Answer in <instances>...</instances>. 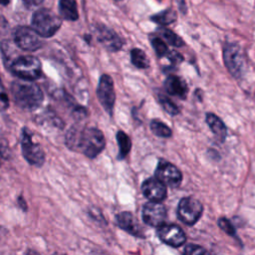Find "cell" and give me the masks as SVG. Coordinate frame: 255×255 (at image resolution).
Instances as JSON below:
<instances>
[{"label": "cell", "mask_w": 255, "mask_h": 255, "mask_svg": "<svg viewBox=\"0 0 255 255\" xmlns=\"http://www.w3.org/2000/svg\"><path fill=\"white\" fill-rule=\"evenodd\" d=\"M67 144L70 148L82 151L88 157H96L105 147V136L96 128H73L67 134Z\"/></svg>", "instance_id": "1"}, {"label": "cell", "mask_w": 255, "mask_h": 255, "mask_svg": "<svg viewBox=\"0 0 255 255\" xmlns=\"http://www.w3.org/2000/svg\"><path fill=\"white\" fill-rule=\"evenodd\" d=\"M11 94L14 103L23 110L34 111L43 102V93L38 85L32 81L18 80L11 85Z\"/></svg>", "instance_id": "2"}, {"label": "cell", "mask_w": 255, "mask_h": 255, "mask_svg": "<svg viewBox=\"0 0 255 255\" xmlns=\"http://www.w3.org/2000/svg\"><path fill=\"white\" fill-rule=\"evenodd\" d=\"M62 19L48 8H41L34 12L31 19L32 28L44 38L52 37L61 27Z\"/></svg>", "instance_id": "3"}, {"label": "cell", "mask_w": 255, "mask_h": 255, "mask_svg": "<svg viewBox=\"0 0 255 255\" xmlns=\"http://www.w3.org/2000/svg\"><path fill=\"white\" fill-rule=\"evenodd\" d=\"M8 69L21 80L34 81L42 76L41 62L34 56L18 55Z\"/></svg>", "instance_id": "4"}, {"label": "cell", "mask_w": 255, "mask_h": 255, "mask_svg": "<svg viewBox=\"0 0 255 255\" xmlns=\"http://www.w3.org/2000/svg\"><path fill=\"white\" fill-rule=\"evenodd\" d=\"M223 62L228 72L236 79H240L245 71L246 62L238 45L227 44L223 49Z\"/></svg>", "instance_id": "5"}, {"label": "cell", "mask_w": 255, "mask_h": 255, "mask_svg": "<svg viewBox=\"0 0 255 255\" xmlns=\"http://www.w3.org/2000/svg\"><path fill=\"white\" fill-rule=\"evenodd\" d=\"M12 36L14 44L24 51L33 52L40 49L42 46L40 35L33 28L18 26L13 30Z\"/></svg>", "instance_id": "6"}, {"label": "cell", "mask_w": 255, "mask_h": 255, "mask_svg": "<svg viewBox=\"0 0 255 255\" xmlns=\"http://www.w3.org/2000/svg\"><path fill=\"white\" fill-rule=\"evenodd\" d=\"M22 153L25 159L32 165L41 166L44 162V151L38 143H35L32 139V134L29 129L24 128L21 136Z\"/></svg>", "instance_id": "7"}, {"label": "cell", "mask_w": 255, "mask_h": 255, "mask_svg": "<svg viewBox=\"0 0 255 255\" xmlns=\"http://www.w3.org/2000/svg\"><path fill=\"white\" fill-rule=\"evenodd\" d=\"M202 204L193 197L182 198L177 207L178 218L187 225H193L202 214Z\"/></svg>", "instance_id": "8"}, {"label": "cell", "mask_w": 255, "mask_h": 255, "mask_svg": "<svg viewBox=\"0 0 255 255\" xmlns=\"http://www.w3.org/2000/svg\"><path fill=\"white\" fill-rule=\"evenodd\" d=\"M97 96L106 112L112 115L116 101V93L114 89V82L111 76L106 74L101 76L97 88Z\"/></svg>", "instance_id": "9"}, {"label": "cell", "mask_w": 255, "mask_h": 255, "mask_svg": "<svg viewBox=\"0 0 255 255\" xmlns=\"http://www.w3.org/2000/svg\"><path fill=\"white\" fill-rule=\"evenodd\" d=\"M155 177L170 187H177L182 180V175L179 169L175 165L164 160L158 162L155 169Z\"/></svg>", "instance_id": "10"}, {"label": "cell", "mask_w": 255, "mask_h": 255, "mask_svg": "<svg viewBox=\"0 0 255 255\" xmlns=\"http://www.w3.org/2000/svg\"><path fill=\"white\" fill-rule=\"evenodd\" d=\"M157 236L163 243L172 247H179L186 240L183 230L175 224L160 225L157 229Z\"/></svg>", "instance_id": "11"}, {"label": "cell", "mask_w": 255, "mask_h": 255, "mask_svg": "<svg viewBox=\"0 0 255 255\" xmlns=\"http://www.w3.org/2000/svg\"><path fill=\"white\" fill-rule=\"evenodd\" d=\"M166 217V209L163 204L155 201H149L142 207L143 221L153 227H159L163 224Z\"/></svg>", "instance_id": "12"}, {"label": "cell", "mask_w": 255, "mask_h": 255, "mask_svg": "<svg viewBox=\"0 0 255 255\" xmlns=\"http://www.w3.org/2000/svg\"><path fill=\"white\" fill-rule=\"evenodd\" d=\"M96 35L98 41L109 51H119L123 46V41L118 36V34L114 30L104 25H98L96 29Z\"/></svg>", "instance_id": "13"}, {"label": "cell", "mask_w": 255, "mask_h": 255, "mask_svg": "<svg viewBox=\"0 0 255 255\" xmlns=\"http://www.w3.org/2000/svg\"><path fill=\"white\" fill-rule=\"evenodd\" d=\"M141 191L143 195L150 201L160 202L166 197L165 184L156 177L146 179L141 185Z\"/></svg>", "instance_id": "14"}, {"label": "cell", "mask_w": 255, "mask_h": 255, "mask_svg": "<svg viewBox=\"0 0 255 255\" xmlns=\"http://www.w3.org/2000/svg\"><path fill=\"white\" fill-rule=\"evenodd\" d=\"M116 220L118 225L128 233L134 236H142L141 227L136 218L130 212L124 211L119 213L116 216Z\"/></svg>", "instance_id": "15"}, {"label": "cell", "mask_w": 255, "mask_h": 255, "mask_svg": "<svg viewBox=\"0 0 255 255\" xmlns=\"http://www.w3.org/2000/svg\"><path fill=\"white\" fill-rule=\"evenodd\" d=\"M164 88L167 94L179 99H185L188 92L185 81L175 75H170L166 78L164 81Z\"/></svg>", "instance_id": "16"}, {"label": "cell", "mask_w": 255, "mask_h": 255, "mask_svg": "<svg viewBox=\"0 0 255 255\" xmlns=\"http://www.w3.org/2000/svg\"><path fill=\"white\" fill-rule=\"evenodd\" d=\"M59 13L65 20L76 21L79 18L76 0H60Z\"/></svg>", "instance_id": "17"}, {"label": "cell", "mask_w": 255, "mask_h": 255, "mask_svg": "<svg viewBox=\"0 0 255 255\" xmlns=\"http://www.w3.org/2000/svg\"><path fill=\"white\" fill-rule=\"evenodd\" d=\"M206 123L215 136L220 140H224L226 136V127L224 123L214 114L206 115Z\"/></svg>", "instance_id": "18"}, {"label": "cell", "mask_w": 255, "mask_h": 255, "mask_svg": "<svg viewBox=\"0 0 255 255\" xmlns=\"http://www.w3.org/2000/svg\"><path fill=\"white\" fill-rule=\"evenodd\" d=\"M1 52L3 56V61L6 67L8 68L11 64V62L18 56L17 51L14 47V44L10 41H3L1 43Z\"/></svg>", "instance_id": "19"}, {"label": "cell", "mask_w": 255, "mask_h": 255, "mask_svg": "<svg viewBox=\"0 0 255 255\" xmlns=\"http://www.w3.org/2000/svg\"><path fill=\"white\" fill-rule=\"evenodd\" d=\"M130 61L132 65L138 69H145L149 65V62L145 53L138 48H133L130 51Z\"/></svg>", "instance_id": "20"}, {"label": "cell", "mask_w": 255, "mask_h": 255, "mask_svg": "<svg viewBox=\"0 0 255 255\" xmlns=\"http://www.w3.org/2000/svg\"><path fill=\"white\" fill-rule=\"evenodd\" d=\"M151 20L160 25H168L176 20V13L172 9H166L151 17Z\"/></svg>", "instance_id": "21"}, {"label": "cell", "mask_w": 255, "mask_h": 255, "mask_svg": "<svg viewBox=\"0 0 255 255\" xmlns=\"http://www.w3.org/2000/svg\"><path fill=\"white\" fill-rule=\"evenodd\" d=\"M117 140L120 146V153H119L120 158H124L130 150V147H131L130 139L126 132L119 130L117 132Z\"/></svg>", "instance_id": "22"}, {"label": "cell", "mask_w": 255, "mask_h": 255, "mask_svg": "<svg viewBox=\"0 0 255 255\" xmlns=\"http://www.w3.org/2000/svg\"><path fill=\"white\" fill-rule=\"evenodd\" d=\"M159 34L161 35L162 38L165 39V41H166L168 44H170V45L173 46V47L178 48V47L183 46V44H184L183 41H182V39H181L178 35H176L175 33H173L171 30H169V29L161 28V29H159Z\"/></svg>", "instance_id": "23"}, {"label": "cell", "mask_w": 255, "mask_h": 255, "mask_svg": "<svg viewBox=\"0 0 255 255\" xmlns=\"http://www.w3.org/2000/svg\"><path fill=\"white\" fill-rule=\"evenodd\" d=\"M150 128L152 132L160 137H169L171 135V129L162 122L153 120L150 123Z\"/></svg>", "instance_id": "24"}, {"label": "cell", "mask_w": 255, "mask_h": 255, "mask_svg": "<svg viewBox=\"0 0 255 255\" xmlns=\"http://www.w3.org/2000/svg\"><path fill=\"white\" fill-rule=\"evenodd\" d=\"M158 102L161 105V107L164 109V111L166 113H168L169 115L175 116V115H177L179 113L178 107L169 98H167L166 96H164L162 94H159L158 95Z\"/></svg>", "instance_id": "25"}, {"label": "cell", "mask_w": 255, "mask_h": 255, "mask_svg": "<svg viewBox=\"0 0 255 255\" xmlns=\"http://www.w3.org/2000/svg\"><path fill=\"white\" fill-rule=\"evenodd\" d=\"M150 43H151V45H152V47H153L154 52L156 53V55H157L159 58H161V57H163V56H166V55L168 54L169 50H168L166 44H165V43L163 42V40H161L160 38L154 37V38H152V39L150 40Z\"/></svg>", "instance_id": "26"}, {"label": "cell", "mask_w": 255, "mask_h": 255, "mask_svg": "<svg viewBox=\"0 0 255 255\" xmlns=\"http://www.w3.org/2000/svg\"><path fill=\"white\" fill-rule=\"evenodd\" d=\"M184 255H210L203 247L195 244H188L184 249Z\"/></svg>", "instance_id": "27"}, {"label": "cell", "mask_w": 255, "mask_h": 255, "mask_svg": "<svg viewBox=\"0 0 255 255\" xmlns=\"http://www.w3.org/2000/svg\"><path fill=\"white\" fill-rule=\"evenodd\" d=\"M218 225L219 227L224 231L226 232L227 234L231 235V236H235L236 235V231L233 227V225L231 224V222L225 218V217H221L219 220H218Z\"/></svg>", "instance_id": "28"}, {"label": "cell", "mask_w": 255, "mask_h": 255, "mask_svg": "<svg viewBox=\"0 0 255 255\" xmlns=\"http://www.w3.org/2000/svg\"><path fill=\"white\" fill-rule=\"evenodd\" d=\"M166 57H167V58L169 59V61H170L171 63H173V64H178V63H180V62L183 60L182 56H181L179 53L175 52V51H169L168 54L166 55Z\"/></svg>", "instance_id": "29"}, {"label": "cell", "mask_w": 255, "mask_h": 255, "mask_svg": "<svg viewBox=\"0 0 255 255\" xmlns=\"http://www.w3.org/2000/svg\"><path fill=\"white\" fill-rule=\"evenodd\" d=\"M8 150H9V148H8L7 141L5 140V138L0 136V152H1V154L3 156L7 157L8 156Z\"/></svg>", "instance_id": "30"}, {"label": "cell", "mask_w": 255, "mask_h": 255, "mask_svg": "<svg viewBox=\"0 0 255 255\" xmlns=\"http://www.w3.org/2000/svg\"><path fill=\"white\" fill-rule=\"evenodd\" d=\"M23 1L28 6H37L43 2V0H23Z\"/></svg>", "instance_id": "31"}, {"label": "cell", "mask_w": 255, "mask_h": 255, "mask_svg": "<svg viewBox=\"0 0 255 255\" xmlns=\"http://www.w3.org/2000/svg\"><path fill=\"white\" fill-rule=\"evenodd\" d=\"M18 202H19V206H20L22 209H24V210L27 209L26 202H25V200H24V198H23L22 196H20V197L18 198Z\"/></svg>", "instance_id": "32"}, {"label": "cell", "mask_w": 255, "mask_h": 255, "mask_svg": "<svg viewBox=\"0 0 255 255\" xmlns=\"http://www.w3.org/2000/svg\"><path fill=\"white\" fill-rule=\"evenodd\" d=\"M176 2L178 3V7L180 9L181 12L185 11V5H184V1L183 0H176Z\"/></svg>", "instance_id": "33"}, {"label": "cell", "mask_w": 255, "mask_h": 255, "mask_svg": "<svg viewBox=\"0 0 255 255\" xmlns=\"http://www.w3.org/2000/svg\"><path fill=\"white\" fill-rule=\"evenodd\" d=\"M26 255H40V254L37 251H35V250H28Z\"/></svg>", "instance_id": "34"}, {"label": "cell", "mask_w": 255, "mask_h": 255, "mask_svg": "<svg viewBox=\"0 0 255 255\" xmlns=\"http://www.w3.org/2000/svg\"><path fill=\"white\" fill-rule=\"evenodd\" d=\"M9 2H10V0H0V5L6 6L9 4Z\"/></svg>", "instance_id": "35"}, {"label": "cell", "mask_w": 255, "mask_h": 255, "mask_svg": "<svg viewBox=\"0 0 255 255\" xmlns=\"http://www.w3.org/2000/svg\"><path fill=\"white\" fill-rule=\"evenodd\" d=\"M56 255H62V254H56Z\"/></svg>", "instance_id": "36"}, {"label": "cell", "mask_w": 255, "mask_h": 255, "mask_svg": "<svg viewBox=\"0 0 255 255\" xmlns=\"http://www.w3.org/2000/svg\"><path fill=\"white\" fill-rule=\"evenodd\" d=\"M0 165H1V160H0Z\"/></svg>", "instance_id": "37"}, {"label": "cell", "mask_w": 255, "mask_h": 255, "mask_svg": "<svg viewBox=\"0 0 255 255\" xmlns=\"http://www.w3.org/2000/svg\"><path fill=\"white\" fill-rule=\"evenodd\" d=\"M116 1H121V0H116Z\"/></svg>", "instance_id": "38"}]
</instances>
